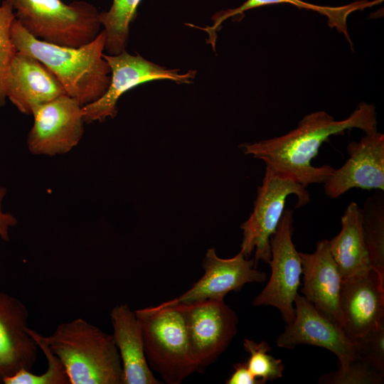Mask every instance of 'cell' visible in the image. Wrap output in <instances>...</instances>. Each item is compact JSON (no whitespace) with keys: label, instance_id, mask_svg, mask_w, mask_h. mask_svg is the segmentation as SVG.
Wrapping results in <instances>:
<instances>
[{"label":"cell","instance_id":"6da1fadb","mask_svg":"<svg viewBox=\"0 0 384 384\" xmlns=\"http://www.w3.org/2000/svg\"><path fill=\"white\" fill-rule=\"evenodd\" d=\"M377 124L375 107L361 102L344 119L336 120L326 111H316L305 115L295 129L285 134L245 143L240 148L245 154L262 160L275 175L306 188L310 184L324 183L334 170L328 164H311L324 142L353 128L365 134L375 132Z\"/></svg>","mask_w":384,"mask_h":384},{"label":"cell","instance_id":"7a4b0ae2","mask_svg":"<svg viewBox=\"0 0 384 384\" xmlns=\"http://www.w3.org/2000/svg\"><path fill=\"white\" fill-rule=\"evenodd\" d=\"M17 52L41 61L58 79L66 95L82 106L100 99L111 81L104 58L105 34L101 31L90 43L74 48L50 44L31 36L15 18L11 28Z\"/></svg>","mask_w":384,"mask_h":384},{"label":"cell","instance_id":"3957f363","mask_svg":"<svg viewBox=\"0 0 384 384\" xmlns=\"http://www.w3.org/2000/svg\"><path fill=\"white\" fill-rule=\"evenodd\" d=\"M44 337L63 363L70 384H123L121 358L112 334L76 318L60 324Z\"/></svg>","mask_w":384,"mask_h":384},{"label":"cell","instance_id":"277c9868","mask_svg":"<svg viewBox=\"0 0 384 384\" xmlns=\"http://www.w3.org/2000/svg\"><path fill=\"white\" fill-rule=\"evenodd\" d=\"M144 352L151 369L168 384H179L196 371L191 356L183 309L180 304L135 311Z\"/></svg>","mask_w":384,"mask_h":384},{"label":"cell","instance_id":"5b68a950","mask_svg":"<svg viewBox=\"0 0 384 384\" xmlns=\"http://www.w3.org/2000/svg\"><path fill=\"white\" fill-rule=\"evenodd\" d=\"M16 19L33 37L67 47H80L99 34L100 12L85 1L6 0Z\"/></svg>","mask_w":384,"mask_h":384},{"label":"cell","instance_id":"8992f818","mask_svg":"<svg viewBox=\"0 0 384 384\" xmlns=\"http://www.w3.org/2000/svg\"><path fill=\"white\" fill-rule=\"evenodd\" d=\"M296 196V208L306 205L309 192L302 185L275 175L265 166L261 186L257 188L254 208L241 225L242 240L240 251L246 257L255 250V267L260 260L268 263L271 258L270 240L277 230L284 211L286 200Z\"/></svg>","mask_w":384,"mask_h":384},{"label":"cell","instance_id":"52a82bcc","mask_svg":"<svg viewBox=\"0 0 384 384\" xmlns=\"http://www.w3.org/2000/svg\"><path fill=\"white\" fill-rule=\"evenodd\" d=\"M111 69V81L106 92L97 100L82 107L85 123L103 122L114 118L120 97L131 89L147 82L169 80L177 84L193 82L197 73L190 70L180 73L179 69H169L151 62L139 54L126 50L117 55L103 54Z\"/></svg>","mask_w":384,"mask_h":384},{"label":"cell","instance_id":"ba28073f","mask_svg":"<svg viewBox=\"0 0 384 384\" xmlns=\"http://www.w3.org/2000/svg\"><path fill=\"white\" fill-rule=\"evenodd\" d=\"M292 222L293 212L286 208L270 240V279L253 300L255 306L277 308L287 324H291L295 316L294 299L302 274L300 255L292 241Z\"/></svg>","mask_w":384,"mask_h":384},{"label":"cell","instance_id":"9c48e42d","mask_svg":"<svg viewBox=\"0 0 384 384\" xmlns=\"http://www.w3.org/2000/svg\"><path fill=\"white\" fill-rule=\"evenodd\" d=\"M180 304L196 371L203 373L228 347L237 333L238 318L224 300Z\"/></svg>","mask_w":384,"mask_h":384},{"label":"cell","instance_id":"30bf717a","mask_svg":"<svg viewBox=\"0 0 384 384\" xmlns=\"http://www.w3.org/2000/svg\"><path fill=\"white\" fill-rule=\"evenodd\" d=\"M82 107L68 95L34 107L33 124L26 139L29 151L53 156L73 150L84 134Z\"/></svg>","mask_w":384,"mask_h":384},{"label":"cell","instance_id":"8fae6325","mask_svg":"<svg viewBox=\"0 0 384 384\" xmlns=\"http://www.w3.org/2000/svg\"><path fill=\"white\" fill-rule=\"evenodd\" d=\"M384 319V280L373 269L342 279L337 324L353 343Z\"/></svg>","mask_w":384,"mask_h":384},{"label":"cell","instance_id":"7c38bea8","mask_svg":"<svg viewBox=\"0 0 384 384\" xmlns=\"http://www.w3.org/2000/svg\"><path fill=\"white\" fill-rule=\"evenodd\" d=\"M295 316L291 324L277 337L279 347L293 349L301 344L326 348L338 358V368H345L358 358L354 344L338 325L321 313L303 296L297 294L294 299Z\"/></svg>","mask_w":384,"mask_h":384},{"label":"cell","instance_id":"4fadbf2b","mask_svg":"<svg viewBox=\"0 0 384 384\" xmlns=\"http://www.w3.org/2000/svg\"><path fill=\"white\" fill-rule=\"evenodd\" d=\"M346 151V162L324 183L325 194L336 198L354 188L384 191V134H366L349 142Z\"/></svg>","mask_w":384,"mask_h":384},{"label":"cell","instance_id":"5bb4252c","mask_svg":"<svg viewBox=\"0 0 384 384\" xmlns=\"http://www.w3.org/2000/svg\"><path fill=\"white\" fill-rule=\"evenodd\" d=\"M204 274L191 288L166 304H188L205 300H224L232 291H240L250 282H263L265 272L256 270L254 259L247 260L239 252L229 259L219 257L214 248L208 249L203 260Z\"/></svg>","mask_w":384,"mask_h":384},{"label":"cell","instance_id":"9a60e30c","mask_svg":"<svg viewBox=\"0 0 384 384\" xmlns=\"http://www.w3.org/2000/svg\"><path fill=\"white\" fill-rule=\"evenodd\" d=\"M28 311L18 299L0 291V384L21 370H31L39 348L28 333Z\"/></svg>","mask_w":384,"mask_h":384},{"label":"cell","instance_id":"2e32d148","mask_svg":"<svg viewBox=\"0 0 384 384\" xmlns=\"http://www.w3.org/2000/svg\"><path fill=\"white\" fill-rule=\"evenodd\" d=\"M66 92L54 75L38 59L17 52L11 64L6 85L7 99L22 114Z\"/></svg>","mask_w":384,"mask_h":384},{"label":"cell","instance_id":"e0dca14e","mask_svg":"<svg viewBox=\"0 0 384 384\" xmlns=\"http://www.w3.org/2000/svg\"><path fill=\"white\" fill-rule=\"evenodd\" d=\"M303 297L322 315L337 324L342 277L329 250V240L316 242L313 253L299 252Z\"/></svg>","mask_w":384,"mask_h":384},{"label":"cell","instance_id":"ac0fdd59","mask_svg":"<svg viewBox=\"0 0 384 384\" xmlns=\"http://www.w3.org/2000/svg\"><path fill=\"white\" fill-rule=\"evenodd\" d=\"M113 337L117 347L122 369L123 384H159L144 352L141 326L128 304L115 306L110 312Z\"/></svg>","mask_w":384,"mask_h":384},{"label":"cell","instance_id":"d6986e66","mask_svg":"<svg viewBox=\"0 0 384 384\" xmlns=\"http://www.w3.org/2000/svg\"><path fill=\"white\" fill-rule=\"evenodd\" d=\"M339 233L329 240V250L342 279L372 269L364 241L361 210L356 202H351L341 218Z\"/></svg>","mask_w":384,"mask_h":384},{"label":"cell","instance_id":"ffe728a7","mask_svg":"<svg viewBox=\"0 0 384 384\" xmlns=\"http://www.w3.org/2000/svg\"><path fill=\"white\" fill-rule=\"evenodd\" d=\"M383 1V0H358L342 6H329L316 5L302 0H247L237 8L221 11L214 14L212 17L213 21L212 26L203 28L198 26L194 27L203 30L208 33V40L207 42L212 46L213 49H215L217 31L223 21L228 18H238V17L240 15H242L246 11L265 5L289 4L299 9L313 11L324 16L327 18L328 25L331 28H335L337 31L343 34L351 45L352 43L348 35L347 27V19L348 16L356 11H363L366 8L377 5Z\"/></svg>","mask_w":384,"mask_h":384},{"label":"cell","instance_id":"44dd1931","mask_svg":"<svg viewBox=\"0 0 384 384\" xmlns=\"http://www.w3.org/2000/svg\"><path fill=\"white\" fill-rule=\"evenodd\" d=\"M361 210L364 241L372 269L384 280V195L378 191L368 197Z\"/></svg>","mask_w":384,"mask_h":384},{"label":"cell","instance_id":"7402d4cb","mask_svg":"<svg viewBox=\"0 0 384 384\" xmlns=\"http://www.w3.org/2000/svg\"><path fill=\"white\" fill-rule=\"evenodd\" d=\"M142 0H113L110 9L100 12V21L105 34V50L117 55L127 45L129 26L136 17Z\"/></svg>","mask_w":384,"mask_h":384},{"label":"cell","instance_id":"603a6c76","mask_svg":"<svg viewBox=\"0 0 384 384\" xmlns=\"http://www.w3.org/2000/svg\"><path fill=\"white\" fill-rule=\"evenodd\" d=\"M47 361L46 370L34 374L31 370H21L4 379L3 384H70L66 370L60 358L51 351L44 336L37 331L28 329Z\"/></svg>","mask_w":384,"mask_h":384},{"label":"cell","instance_id":"cb8c5ba5","mask_svg":"<svg viewBox=\"0 0 384 384\" xmlns=\"http://www.w3.org/2000/svg\"><path fill=\"white\" fill-rule=\"evenodd\" d=\"M243 346L250 354L247 366L251 373L262 383L282 377L285 366L279 358H275L268 352L272 347L265 341L257 343L245 338Z\"/></svg>","mask_w":384,"mask_h":384},{"label":"cell","instance_id":"d4e9b609","mask_svg":"<svg viewBox=\"0 0 384 384\" xmlns=\"http://www.w3.org/2000/svg\"><path fill=\"white\" fill-rule=\"evenodd\" d=\"M16 18L12 6L6 0L0 5V107L6 104V85L10 68L17 53L11 28Z\"/></svg>","mask_w":384,"mask_h":384},{"label":"cell","instance_id":"484cf974","mask_svg":"<svg viewBox=\"0 0 384 384\" xmlns=\"http://www.w3.org/2000/svg\"><path fill=\"white\" fill-rule=\"evenodd\" d=\"M384 370L357 358L345 368L324 374L319 378L322 384H380L383 381Z\"/></svg>","mask_w":384,"mask_h":384},{"label":"cell","instance_id":"4316f807","mask_svg":"<svg viewBox=\"0 0 384 384\" xmlns=\"http://www.w3.org/2000/svg\"><path fill=\"white\" fill-rule=\"evenodd\" d=\"M358 358L384 370V319L353 341Z\"/></svg>","mask_w":384,"mask_h":384},{"label":"cell","instance_id":"83f0119b","mask_svg":"<svg viewBox=\"0 0 384 384\" xmlns=\"http://www.w3.org/2000/svg\"><path fill=\"white\" fill-rule=\"evenodd\" d=\"M6 193V188L0 186V238L9 242L10 230L18 224V220L13 214L4 212L2 209L3 201Z\"/></svg>","mask_w":384,"mask_h":384},{"label":"cell","instance_id":"f1b7e54d","mask_svg":"<svg viewBox=\"0 0 384 384\" xmlns=\"http://www.w3.org/2000/svg\"><path fill=\"white\" fill-rule=\"evenodd\" d=\"M234 371L225 381L227 384H263L249 370L247 363H238L234 365Z\"/></svg>","mask_w":384,"mask_h":384}]
</instances>
